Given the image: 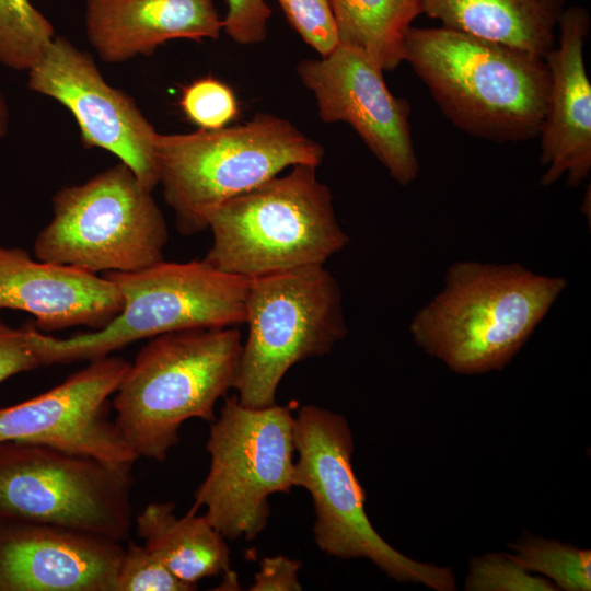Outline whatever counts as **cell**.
<instances>
[{
	"label": "cell",
	"mask_w": 591,
	"mask_h": 591,
	"mask_svg": "<svg viewBox=\"0 0 591 591\" xmlns=\"http://www.w3.org/2000/svg\"><path fill=\"white\" fill-rule=\"evenodd\" d=\"M567 288L564 277L518 263H453L442 289L412 318L418 347L463 375L500 371Z\"/></svg>",
	"instance_id": "1"
},
{
	"label": "cell",
	"mask_w": 591,
	"mask_h": 591,
	"mask_svg": "<svg viewBox=\"0 0 591 591\" xmlns=\"http://www.w3.org/2000/svg\"><path fill=\"white\" fill-rule=\"evenodd\" d=\"M404 61L471 137L498 143L538 137L549 86L544 58L441 25L410 26Z\"/></svg>",
	"instance_id": "2"
},
{
	"label": "cell",
	"mask_w": 591,
	"mask_h": 591,
	"mask_svg": "<svg viewBox=\"0 0 591 591\" xmlns=\"http://www.w3.org/2000/svg\"><path fill=\"white\" fill-rule=\"evenodd\" d=\"M242 345L235 326L149 338L112 402L114 421L137 459L163 462L186 420L217 418L216 403L235 386Z\"/></svg>",
	"instance_id": "3"
},
{
	"label": "cell",
	"mask_w": 591,
	"mask_h": 591,
	"mask_svg": "<svg viewBox=\"0 0 591 591\" xmlns=\"http://www.w3.org/2000/svg\"><path fill=\"white\" fill-rule=\"evenodd\" d=\"M316 169L294 165L221 205L209 221L212 244L204 259L248 280L324 266L350 239Z\"/></svg>",
	"instance_id": "4"
},
{
	"label": "cell",
	"mask_w": 591,
	"mask_h": 591,
	"mask_svg": "<svg viewBox=\"0 0 591 591\" xmlns=\"http://www.w3.org/2000/svg\"><path fill=\"white\" fill-rule=\"evenodd\" d=\"M159 183L184 235L205 231L231 198L294 165L318 167L324 148L289 120L259 113L217 130L160 135Z\"/></svg>",
	"instance_id": "5"
},
{
	"label": "cell",
	"mask_w": 591,
	"mask_h": 591,
	"mask_svg": "<svg viewBox=\"0 0 591 591\" xmlns=\"http://www.w3.org/2000/svg\"><path fill=\"white\" fill-rule=\"evenodd\" d=\"M103 276L120 291L121 311L104 327L68 338L47 335L31 325V339L42 367L89 362L165 333L245 322L250 280L220 271L205 259L161 260L137 271H108Z\"/></svg>",
	"instance_id": "6"
},
{
	"label": "cell",
	"mask_w": 591,
	"mask_h": 591,
	"mask_svg": "<svg viewBox=\"0 0 591 591\" xmlns=\"http://www.w3.org/2000/svg\"><path fill=\"white\" fill-rule=\"evenodd\" d=\"M293 486L312 498L313 536L318 548L341 559L366 558L389 578L436 591L456 589L451 568L413 559L374 530L364 510L367 494L351 464L354 437L347 419L308 404L294 417Z\"/></svg>",
	"instance_id": "7"
},
{
	"label": "cell",
	"mask_w": 591,
	"mask_h": 591,
	"mask_svg": "<svg viewBox=\"0 0 591 591\" xmlns=\"http://www.w3.org/2000/svg\"><path fill=\"white\" fill-rule=\"evenodd\" d=\"M123 162L53 197V218L34 242L37 259L89 273H130L163 260L164 216Z\"/></svg>",
	"instance_id": "8"
},
{
	"label": "cell",
	"mask_w": 591,
	"mask_h": 591,
	"mask_svg": "<svg viewBox=\"0 0 591 591\" xmlns=\"http://www.w3.org/2000/svg\"><path fill=\"white\" fill-rule=\"evenodd\" d=\"M244 323L234 389L254 408L274 405L293 364L329 354L348 333L340 286L324 266L251 279Z\"/></svg>",
	"instance_id": "9"
},
{
	"label": "cell",
	"mask_w": 591,
	"mask_h": 591,
	"mask_svg": "<svg viewBox=\"0 0 591 591\" xmlns=\"http://www.w3.org/2000/svg\"><path fill=\"white\" fill-rule=\"evenodd\" d=\"M294 417L288 406L247 407L225 397L207 440L210 466L190 508L225 538L254 540L267 525L268 498L293 487Z\"/></svg>",
	"instance_id": "10"
},
{
	"label": "cell",
	"mask_w": 591,
	"mask_h": 591,
	"mask_svg": "<svg viewBox=\"0 0 591 591\" xmlns=\"http://www.w3.org/2000/svg\"><path fill=\"white\" fill-rule=\"evenodd\" d=\"M132 465L45 444L0 442V522H31L125 542L132 528Z\"/></svg>",
	"instance_id": "11"
},
{
	"label": "cell",
	"mask_w": 591,
	"mask_h": 591,
	"mask_svg": "<svg viewBox=\"0 0 591 591\" xmlns=\"http://www.w3.org/2000/svg\"><path fill=\"white\" fill-rule=\"evenodd\" d=\"M28 88L72 113L85 147L115 154L148 190L159 184V134L129 95L107 84L89 54L55 36L28 70Z\"/></svg>",
	"instance_id": "12"
},
{
	"label": "cell",
	"mask_w": 591,
	"mask_h": 591,
	"mask_svg": "<svg viewBox=\"0 0 591 591\" xmlns=\"http://www.w3.org/2000/svg\"><path fill=\"white\" fill-rule=\"evenodd\" d=\"M302 83L314 94L325 123L348 124L371 153L402 186L419 173L410 105L389 90L383 70L362 54L338 44L321 59L297 66Z\"/></svg>",
	"instance_id": "13"
},
{
	"label": "cell",
	"mask_w": 591,
	"mask_h": 591,
	"mask_svg": "<svg viewBox=\"0 0 591 591\" xmlns=\"http://www.w3.org/2000/svg\"><path fill=\"white\" fill-rule=\"evenodd\" d=\"M129 364L111 355L94 359L49 391L0 407V442L39 443L116 465H134L138 459L108 415V398Z\"/></svg>",
	"instance_id": "14"
},
{
	"label": "cell",
	"mask_w": 591,
	"mask_h": 591,
	"mask_svg": "<svg viewBox=\"0 0 591 591\" xmlns=\"http://www.w3.org/2000/svg\"><path fill=\"white\" fill-rule=\"evenodd\" d=\"M123 551L89 532L0 522V591H114Z\"/></svg>",
	"instance_id": "15"
},
{
	"label": "cell",
	"mask_w": 591,
	"mask_h": 591,
	"mask_svg": "<svg viewBox=\"0 0 591 591\" xmlns=\"http://www.w3.org/2000/svg\"><path fill=\"white\" fill-rule=\"evenodd\" d=\"M590 25L584 7H566L558 40L545 57L549 86L538 132L540 161L546 166L543 186L565 175L567 184L577 187L591 171V84L583 55Z\"/></svg>",
	"instance_id": "16"
},
{
	"label": "cell",
	"mask_w": 591,
	"mask_h": 591,
	"mask_svg": "<svg viewBox=\"0 0 591 591\" xmlns=\"http://www.w3.org/2000/svg\"><path fill=\"white\" fill-rule=\"evenodd\" d=\"M123 304L117 286L105 276L33 259L25 250L0 245V311L32 314L40 332L100 329Z\"/></svg>",
	"instance_id": "17"
},
{
	"label": "cell",
	"mask_w": 591,
	"mask_h": 591,
	"mask_svg": "<svg viewBox=\"0 0 591 591\" xmlns=\"http://www.w3.org/2000/svg\"><path fill=\"white\" fill-rule=\"evenodd\" d=\"M222 27L213 0H85L88 39L106 62L150 56L172 39H218Z\"/></svg>",
	"instance_id": "18"
},
{
	"label": "cell",
	"mask_w": 591,
	"mask_h": 591,
	"mask_svg": "<svg viewBox=\"0 0 591 591\" xmlns=\"http://www.w3.org/2000/svg\"><path fill=\"white\" fill-rule=\"evenodd\" d=\"M567 0H420L442 26L545 59Z\"/></svg>",
	"instance_id": "19"
},
{
	"label": "cell",
	"mask_w": 591,
	"mask_h": 591,
	"mask_svg": "<svg viewBox=\"0 0 591 591\" xmlns=\"http://www.w3.org/2000/svg\"><path fill=\"white\" fill-rule=\"evenodd\" d=\"M135 528L143 545L189 586L231 571L225 538L197 511L178 517L173 502H151L135 518Z\"/></svg>",
	"instance_id": "20"
},
{
	"label": "cell",
	"mask_w": 591,
	"mask_h": 591,
	"mask_svg": "<svg viewBox=\"0 0 591 591\" xmlns=\"http://www.w3.org/2000/svg\"><path fill=\"white\" fill-rule=\"evenodd\" d=\"M338 44L383 71L404 61V42L412 22L422 14L420 0H329Z\"/></svg>",
	"instance_id": "21"
},
{
	"label": "cell",
	"mask_w": 591,
	"mask_h": 591,
	"mask_svg": "<svg viewBox=\"0 0 591 591\" xmlns=\"http://www.w3.org/2000/svg\"><path fill=\"white\" fill-rule=\"evenodd\" d=\"M510 547L524 568L551 580L559 590H591L590 549L536 536H526Z\"/></svg>",
	"instance_id": "22"
},
{
	"label": "cell",
	"mask_w": 591,
	"mask_h": 591,
	"mask_svg": "<svg viewBox=\"0 0 591 591\" xmlns=\"http://www.w3.org/2000/svg\"><path fill=\"white\" fill-rule=\"evenodd\" d=\"M55 37L51 23L30 0H0V62L30 70Z\"/></svg>",
	"instance_id": "23"
},
{
	"label": "cell",
	"mask_w": 591,
	"mask_h": 591,
	"mask_svg": "<svg viewBox=\"0 0 591 591\" xmlns=\"http://www.w3.org/2000/svg\"><path fill=\"white\" fill-rule=\"evenodd\" d=\"M466 591H557L551 580L524 568L512 553H487L470 560Z\"/></svg>",
	"instance_id": "24"
},
{
	"label": "cell",
	"mask_w": 591,
	"mask_h": 591,
	"mask_svg": "<svg viewBox=\"0 0 591 591\" xmlns=\"http://www.w3.org/2000/svg\"><path fill=\"white\" fill-rule=\"evenodd\" d=\"M179 106L186 118L204 130L221 129L239 114L237 100L232 89L210 76L186 85Z\"/></svg>",
	"instance_id": "25"
},
{
	"label": "cell",
	"mask_w": 591,
	"mask_h": 591,
	"mask_svg": "<svg viewBox=\"0 0 591 591\" xmlns=\"http://www.w3.org/2000/svg\"><path fill=\"white\" fill-rule=\"evenodd\" d=\"M143 544L128 542L115 577L114 591H192Z\"/></svg>",
	"instance_id": "26"
},
{
	"label": "cell",
	"mask_w": 591,
	"mask_h": 591,
	"mask_svg": "<svg viewBox=\"0 0 591 591\" xmlns=\"http://www.w3.org/2000/svg\"><path fill=\"white\" fill-rule=\"evenodd\" d=\"M292 28L322 57L338 45L329 0H277Z\"/></svg>",
	"instance_id": "27"
},
{
	"label": "cell",
	"mask_w": 591,
	"mask_h": 591,
	"mask_svg": "<svg viewBox=\"0 0 591 591\" xmlns=\"http://www.w3.org/2000/svg\"><path fill=\"white\" fill-rule=\"evenodd\" d=\"M228 11L222 30L241 45L258 44L267 36L271 10L265 0H227Z\"/></svg>",
	"instance_id": "28"
},
{
	"label": "cell",
	"mask_w": 591,
	"mask_h": 591,
	"mask_svg": "<svg viewBox=\"0 0 591 591\" xmlns=\"http://www.w3.org/2000/svg\"><path fill=\"white\" fill-rule=\"evenodd\" d=\"M39 367L42 363L31 339V325L11 327L0 314V383Z\"/></svg>",
	"instance_id": "29"
},
{
	"label": "cell",
	"mask_w": 591,
	"mask_h": 591,
	"mask_svg": "<svg viewBox=\"0 0 591 591\" xmlns=\"http://www.w3.org/2000/svg\"><path fill=\"white\" fill-rule=\"evenodd\" d=\"M300 568L301 564L298 560L285 556L264 557L250 590L300 591L302 590L299 581Z\"/></svg>",
	"instance_id": "30"
},
{
	"label": "cell",
	"mask_w": 591,
	"mask_h": 591,
	"mask_svg": "<svg viewBox=\"0 0 591 591\" xmlns=\"http://www.w3.org/2000/svg\"><path fill=\"white\" fill-rule=\"evenodd\" d=\"M9 123V112L4 96L0 90V138H3L7 135Z\"/></svg>",
	"instance_id": "31"
}]
</instances>
